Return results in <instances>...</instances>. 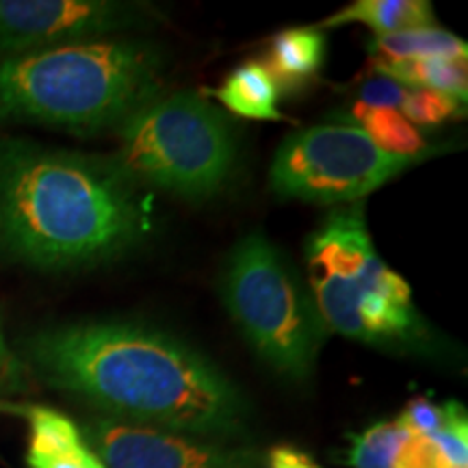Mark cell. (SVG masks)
<instances>
[{
    "label": "cell",
    "mask_w": 468,
    "mask_h": 468,
    "mask_svg": "<svg viewBox=\"0 0 468 468\" xmlns=\"http://www.w3.org/2000/svg\"><path fill=\"white\" fill-rule=\"evenodd\" d=\"M28 356L46 382L109 419L224 441L245 431L241 390L200 351L133 321H85L42 330Z\"/></svg>",
    "instance_id": "6da1fadb"
},
{
    "label": "cell",
    "mask_w": 468,
    "mask_h": 468,
    "mask_svg": "<svg viewBox=\"0 0 468 468\" xmlns=\"http://www.w3.org/2000/svg\"><path fill=\"white\" fill-rule=\"evenodd\" d=\"M142 185L113 156L0 142V254L37 269L111 261L148 234Z\"/></svg>",
    "instance_id": "7a4b0ae2"
},
{
    "label": "cell",
    "mask_w": 468,
    "mask_h": 468,
    "mask_svg": "<svg viewBox=\"0 0 468 468\" xmlns=\"http://www.w3.org/2000/svg\"><path fill=\"white\" fill-rule=\"evenodd\" d=\"M163 52L142 39H98L0 58V122L79 134L117 131L159 96Z\"/></svg>",
    "instance_id": "3957f363"
},
{
    "label": "cell",
    "mask_w": 468,
    "mask_h": 468,
    "mask_svg": "<svg viewBox=\"0 0 468 468\" xmlns=\"http://www.w3.org/2000/svg\"><path fill=\"white\" fill-rule=\"evenodd\" d=\"M113 161L137 185L159 186L183 200L218 196L237 163L228 120L189 91L156 96L117 128Z\"/></svg>",
    "instance_id": "277c9868"
},
{
    "label": "cell",
    "mask_w": 468,
    "mask_h": 468,
    "mask_svg": "<svg viewBox=\"0 0 468 468\" xmlns=\"http://www.w3.org/2000/svg\"><path fill=\"white\" fill-rule=\"evenodd\" d=\"M224 302L234 324L267 365L291 379H306L313 373L327 327L310 291L262 234H248L232 250Z\"/></svg>",
    "instance_id": "5b68a950"
},
{
    "label": "cell",
    "mask_w": 468,
    "mask_h": 468,
    "mask_svg": "<svg viewBox=\"0 0 468 468\" xmlns=\"http://www.w3.org/2000/svg\"><path fill=\"white\" fill-rule=\"evenodd\" d=\"M419 161L379 150L360 126H310L280 145L269 186L289 200L356 204Z\"/></svg>",
    "instance_id": "8992f818"
},
{
    "label": "cell",
    "mask_w": 468,
    "mask_h": 468,
    "mask_svg": "<svg viewBox=\"0 0 468 468\" xmlns=\"http://www.w3.org/2000/svg\"><path fill=\"white\" fill-rule=\"evenodd\" d=\"M310 295L327 330L362 343H408L420 324L412 289L382 259L351 278L310 280Z\"/></svg>",
    "instance_id": "52a82bcc"
},
{
    "label": "cell",
    "mask_w": 468,
    "mask_h": 468,
    "mask_svg": "<svg viewBox=\"0 0 468 468\" xmlns=\"http://www.w3.org/2000/svg\"><path fill=\"white\" fill-rule=\"evenodd\" d=\"M156 16L145 3L113 0H0V58L98 42L144 28Z\"/></svg>",
    "instance_id": "ba28073f"
},
{
    "label": "cell",
    "mask_w": 468,
    "mask_h": 468,
    "mask_svg": "<svg viewBox=\"0 0 468 468\" xmlns=\"http://www.w3.org/2000/svg\"><path fill=\"white\" fill-rule=\"evenodd\" d=\"M80 434L107 468H265L250 447L109 417L90 420Z\"/></svg>",
    "instance_id": "9c48e42d"
},
{
    "label": "cell",
    "mask_w": 468,
    "mask_h": 468,
    "mask_svg": "<svg viewBox=\"0 0 468 468\" xmlns=\"http://www.w3.org/2000/svg\"><path fill=\"white\" fill-rule=\"evenodd\" d=\"M310 280L351 278L378 259L362 202L335 208L308 237Z\"/></svg>",
    "instance_id": "30bf717a"
},
{
    "label": "cell",
    "mask_w": 468,
    "mask_h": 468,
    "mask_svg": "<svg viewBox=\"0 0 468 468\" xmlns=\"http://www.w3.org/2000/svg\"><path fill=\"white\" fill-rule=\"evenodd\" d=\"M325 35L321 28L292 27L280 31L269 50L267 69L278 90H300L324 66Z\"/></svg>",
    "instance_id": "8fae6325"
},
{
    "label": "cell",
    "mask_w": 468,
    "mask_h": 468,
    "mask_svg": "<svg viewBox=\"0 0 468 468\" xmlns=\"http://www.w3.org/2000/svg\"><path fill=\"white\" fill-rule=\"evenodd\" d=\"M345 25H365L378 35H388L436 27V17L431 3L425 0H358L327 17L321 27Z\"/></svg>",
    "instance_id": "7c38bea8"
},
{
    "label": "cell",
    "mask_w": 468,
    "mask_h": 468,
    "mask_svg": "<svg viewBox=\"0 0 468 468\" xmlns=\"http://www.w3.org/2000/svg\"><path fill=\"white\" fill-rule=\"evenodd\" d=\"M218 101L232 113L250 120H282L278 111L280 90L265 63L239 66L215 91Z\"/></svg>",
    "instance_id": "4fadbf2b"
},
{
    "label": "cell",
    "mask_w": 468,
    "mask_h": 468,
    "mask_svg": "<svg viewBox=\"0 0 468 468\" xmlns=\"http://www.w3.org/2000/svg\"><path fill=\"white\" fill-rule=\"evenodd\" d=\"M378 74L388 76L408 90H430L466 102V58H420V61H373Z\"/></svg>",
    "instance_id": "5bb4252c"
},
{
    "label": "cell",
    "mask_w": 468,
    "mask_h": 468,
    "mask_svg": "<svg viewBox=\"0 0 468 468\" xmlns=\"http://www.w3.org/2000/svg\"><path fill=\"white\" fill-rule=\"evenodd\" d=\"M373 61H420V58H466V42L444 28H410L378 35L368 46Z\"/></svg>",
    "instance_id": "9a60e30c"
},
{
    "label": "cell",
    "mask_w": 468,
    "mask_h": 468,
    "mask_svg": "<svg viewBox=\"0 0 468 468\" xmlns=\"http://www.w3.org/2000/svg\"><path fill=\"white\" fill-rule=\"evenodd\" d=\"M31 436H28V468H48L85 447L83 434L74 420L50 408H27Z\"/></svg>",
    "instance_id": "2e32d148"
},
{
    "label": "cell",
    "mask_w": 468,
    "mask_h": 468,
    "mask_svg": "<svg viewBox=\"0 0 468 468\" xmlns=\"http://www.w3.org/2000/svg\"><path fill=\"white\" fill-rule=\"evenodd\" d=\"M354 117L362 122V131L368 134L379 150L406 159H420L425 148L423 134L419 128L410 124L401 111L397 109H367L356 102Z\"/></svg>",
    "instance_id": "e0dca14e"
},
{
    "label": "cell",
    "mask_w": 468,
    "mask_h": 468,
    "mask_svg": "<svg viewBox=\"0 0 468 468\" xmlns=\"http://www.w3.org/2000/svg\"><path fill=\"white\" fill-rule=\"evenodd\" d=\"M408 430L399 420H379L351 438L347 464L354 468H393Z\"/></svg>",
    "instance_id": "ac0fdd59"
},
{
    "label": "cell",
    "mask_w": 468,
    "mask_h": 468,
    "mask_svg": "<svg viewBox=\"0 0 468 468\" xmlns=\"http://www.w3.org/2000/svg\"><path fill=\"white\" fill-rule=\"evenodd\" d=\"M401 115L414 126H436L447 122L449 117L458 115L460 102L455 98L430 90L408 91L406 101L401 104Z\"/></svg>",
    "instance_id": "d6986e66"
},
{
    "label": "cell",
    "mask_w": 468,
    "mask_h": 468,
    "mask_svg": "<svg viewBox=\"0 0 468 468\" xmlns=\"http://www.w3.org/2000/svg\"><path fill=\"white\" fill-rule=\"evenodd\" d=\"M449 417V401L434 403L427 397H414L412 401L403 408V412L397 420L406 427L410 434L417 436H431L447 423Z\"/></svg>",
    "instance_id": "ffe728a7"
},
{
    "label": "cell",
    "mask_w": 468,
    "mask_h": 468,
    "mask_svg": "<svg viewBox=\"0 0 468 468\" xmlns=\"http://www.w3.org/2000/svg\"><path fill=\"white\" fill-rule=\"evenodd\" d=\"M393 468H455L449 464L438 444L430 436L410 434L401 444L399 453L393 462Z\"/></svg>",
    "instance_id": "44dd1931"
},
{
    "label": "cell",
    "mask_w": 468,
    "mask_h": 468,
    "mask_svg": "<svg viewBox=\"0 0 468 468\" xmlns=\"http://www.w3.org/2000/svg\"><path fill=\"white\" fill-rule=\"evenodd\" d=\"M408 87H403L388 76L378 74L376 79H368L360 90V102L367 109H401L408 96Z\"/></svg>",
    "instance_id": "7402d4cb"
},
{
    "label": "cell",
    "mask_w": 468,
    "mask_h": 468,
    "mask_svg": "<svg viewBox=\"0 0 468 468\" xmlns=\"http://www.w3.org/2000/svg\"><path fill=\"white\" fill-rule=\"evenodd\" d=\"M27 388V365L9 347L0 327V393H20Z\"/></svg>",
    "instance_id": "603a6c76"
},
{
    "label": "cell",
    "mask_w": 468,
    "mask_h": 468,
    "mask_svg": "<svg viewBox=\"0 0 468 468\" xmlns=\"http://www.w3.org/2000/svg\"><path fill=\"white\" fill-rule=\"evenodd\" d=\"M265 468H321L317 462L300 449L289 447V444H278L265 458Z\"/></svg>",
    "instance_id": "cb8c5ba5"
},
{
    "label": "cell",
    "mask_w": 468,
    "mask_h": 468,
    "mask_svg": "<svg viewBox=\"0 0 468 468\" xmlns=\"http://www.w3.org/2000/svg\"><path fill=\"white\" fill-rule=\"evenodd\" d=\"M48 468H107V466H104L101 458H98V455L85 444L83 449H79L76 453L68 455V458L58 460L57 464H52Z\"/></svg>",
    "instance_id": "d4e9b609"
},
{
    "label": "cell",
    "mask_w": 468,
    "mask_h": 468,
    "mask_svg": "<svg viewBox=\"0 0 468 468\" xmlns=\"http://www.w3.org/2000/svg\"><path fill=\"white\" fill-rule=\"evenodd\" d=\"M0 412H17V414H27V408L9 406V403H3V401H0Z\"/></svg>",
    "instance_id": "484cf974"
}]
</instances>
